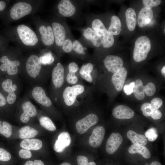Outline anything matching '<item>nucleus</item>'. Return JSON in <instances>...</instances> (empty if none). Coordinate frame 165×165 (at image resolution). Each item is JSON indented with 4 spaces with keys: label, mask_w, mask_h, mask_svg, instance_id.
<instances>
[{
    "label": "nucleus",
    "mask_w": 165,
    "mask_h": 165,
    "mask_svg": "<svg viewBox=\"0 0 165 165\" xmlns=\"http://www.w3.org/2000/svg\"><path fill=\"white\" fill-rule=\"evenodd\" d=\"M93 87L83 83L73 85H66L60 98L59 103L67 108H76L87 104L92 100Z\"/></svg>",
    "instance_id": "obj_1"
},
{
    "label": "nucleus",
    "mask_w": 165,
    "mask_h": 165,
    "mask_svg": "<svg viewBox=\"0 0 165 165\" xmlns=\"http://www.w3.org/2000/svg\"><path fill=\"white\" fill-rule=\"evenodd\" d=\"M65 69L60 63H58L50 73L51 84L50 97L53 102L59 103L62 91L66 85L65 78Z\"/></svg>",
    "instance_id": "obj_2"
},
{
    "label": "nucleus",
    "mask_w": 165,
    "mask_h": 165,
    "mask_svg": "<svg viewBox=\"0 0 165 165\" xmlns=\"http://www.w3.org/2000/svg\"><path fill=\"white\" fill-rule=\"evenodd\" d=\"M42 65L39 57L35 54L31 55L28 59L25 70L28 78L37 85L43 84L48 77L47 75L42 71ZM41 86V85H40Z\"/></svg>",
    "instance_id": "obj_3"
},
{
    "label": "nucleus",
    "mask_w": 165,
    "mask_h": 165,
    "mask_svg": "<svg viewBox=\"0 0 165 165\" xmlns=\"http://www.w3.org/2000/svg\"><path fill=\"white\" fill-rule=\"evenodd\" d=\"M151 49V42L147 37L142 36L138 38L135 43L133 55L134 60L138 62L145 60Z\"/></svg>",
    "instance_id": "obj_4"
},
{
    "label": "nucleus",
    "mask_w": 165,
    "mask_h": 165,
    "mask_svg": "<svg viewBox=\"0 0 165 165\" xmlns=\"http://www.w3.org/2000/svg\"><path fill=\"white\" fill-rule=\"evenodd\" d=\"M92 29L102 38V46L105 48L112 46L114 42L113 35L106 28L102 21L99 19H94L92 22Z\"/></svg>",
    "instance_id": "obj_5"
},
{
    "label": "nucleus",
    "mask_w": 165,
    "mask_h": 165,
    "mask_svg": "<svg viewBox=\"0 0 165 165\" xmlns=\"http://www.w3.org/2000/svg\"><path fill=\"white\" fill-rule=\"evenodd\" d=\"M14 77L13 79H7L2 82L1 86L3 90L8 93L6 97L7 103L10 105L13 104L18 99V93L20 89L18 83Z\"/></svg>",
    "instance_id": "obj_6"
},
{
    "label": "nucleus",
    "mask_w": 165,
    "mask_h": 165,
    "mask_svg": "<svg viewBox=\"0 0 165 165\" xmlns=\"http://www.w3.org/2000/svg\"><path fill=\"white\" fill-rule=\"evenodd\" d=\"M98 121V117L95 113L90 112L78 120L75 126L77 132L83 134L92 126L95 125Z\"/></svg>",
    "instance_id": "obj_7"
},
{
    "label": "nucleus",
    "mask_w": 165,
    "mask_h": 165,
    "mask_svg": "<svg viewBox=\"0 0 165 165\" xmlns=\"http://www.w3.org/2000/svg\"><path fill=\"white\" fill-rule=\"evenodd\" d=\"M19 36L23 43L27 46H33L38 39L35 33L30 28L24 24L18 25L17 28Z\"/></svg>",
    "instance_id": "obj_8"
},
{
    "label": "nucleus",
    "mask_w": 165,
    "mask_h": 165,
    "mask_svg": "<svg viewBox=\"0 0 165 165\" xmlns=\"http://www.w3.org/2000/svg\"><path fill=\"white\" fill-rule=\"evenodd\" d=\"M0 61L2 63L0 66V69L2 71L6 72L8 75L13 77L18 75V67L20 65L19 61H11L6 56L4 55L0 59Z\"/></svg>",
    "instance_id": "obj_9"
},
{
    "label": "nucleus",
    "mask_w": 165,
    "mask_h": 165,
    "mask_svg": "<svg viewBox=\"0 0 165 165\" xmlns=\"http://www.w3.org/2000/svg\"><path fill=\"white\" fill-rule=\"evenodd\" d=\"M79 70V67L76 63L73 62L69 64L67 70H65V72L66 85H73L82 83L78 73Z\"/></svg>",
    "instance_id": "obj_10"
},
{
    "label": "nucleus",
    "mask_w": 165,
    "mask_h": 165,
    "mask_svg": "<svg viewBox=\"0 0 165 165\" xmlns=\"http://www.w3.org/2000/svg\"><path fill=\"white\" fill-rule=\"evenodd\" d=\"M22 101L21 107L23 111L20 119L21 122L27 123L30 117H35L37 115V111L35 106L32 104L28 97L26 96L21 99Z\"/></svg>",
    "instance_id": "obj_11"
},
{
    "label": "nucleus",
    "mask_w": 165,
    "mask_h": 165,
    "mask_svg": "<svg viewBox=\"0 0 165 165\" xmlns=\"http://www.w3.org/2000/svg\"><path fill=\"white\" fill-rule=\"evenodd\" d=\"M32 10L31 5L26 2H20L14 4L10 10L11 18L17 20L28 14Z\"/></svg>",
    "instance_id": "obj_12"
},
{
    "label": "nucleus",
    "mask_w": 165,
    "mask_h": 165,
    "mask_svg": "<svg viewBox=\"0 0 165 165\" xmlns=\"http://www.w3.org/2000/svg\"><path fill=\"white\" fill-rule=\"evenodd\" d=\"M104 65L107 71L110 72L115 73L123 68V61L120 57L113 55H108L103 61Z\"/></svg>",
    "instance_id": "obj_13"
},
{
    "label": "nucleus",
    "mask_w": 165,
    "mask_h": 165,
    "mask_svg": "<svg viewBox=\"0 0 165 165\" xmlns=\"http://www.w3.org/2000/svg\"><path fill=\"white\" fill-rule=\"evenodd\" d=\"M105 133V128L101 126L96 127L93 130L89 137V143L92 147L96 148L101 145L104 139Z\"/></svg>",
    "instance_id": "obj_14"
},
{
    "label": "nucleus",
    "mask_w": 165,
    "mask_h": 165,
    "mask_svg": "<svg viewBox=\"0 0 165 165\" xmlns=\"http://www.w3.org/2000/svg\"><path fill=\"white\" fill-rule=\"evenodd\" d=\"M123 141V138L119 133H112L106 143L105 149L106 152L110 154L114 153L122 144Z\"/></svg>",
    "instance_id": "obj_15"
},
{
    "label": "nucleus",
    "mask_w": 165,
    "mask_h": 165,
    "mask_svg": "<svg viewBox=\"0 0 165 165\" xmlns=\"http://www.w3.org/2000/svg\"><path fill=\"white\" fill-rule=\"evenodd\" d=\"M94 66L90 62L83 65L79 70L78 73L82 79L93 84H95L96 79L94 74Z\"/></svg>",
    "instance_id": "obj_16"
},
{
    "label": "nucleus",
    "mask_w": 165,
    "mask_h": 165,
    "mask_svg": "<svg viewBox=\"0 0 165 165\" xmlns=\"http://www.w3.org/2000/svg\"><path fill=\"white\" fill-rule=\"evenodd\" d=\"M112 114L116 119H125L132 118L134 115V112L129 107L123 105H120L113 109Z\"/></svg>",
    "instance_id": "obj_17"
},
{
    "label": "nucleus",
    "mask_w": 165,
    "mask_h": 165,
    "mask_svg": "<svg viewBox=\"0 0 165 165\" xmlns=\"http://www.w3.org/2000/svg\"><path fill=\"white\" fill-rule=\"evenodd\" d=\"M127 75V70L124 67L112 75L111 82L116 90L120 91L122 90Z\"/></svg>",
    "instance_id": "obj_18"
},
{
    "label": "nucleus",
    "mask_w": 165,
    "mask_h": 165,
    "mask_svg": "<svg viewBox=\"0 0 165 165\" xmlns=\"http://www.w3.org/2000/svg\"><path fill=\"white\" fill-rule=\"evenodd\" d=\"M71 141L70 136L68 133L63 132L59 135L53 146L54 151L58 152H63L64 149L68 146Z\"/></svg>",
    "instance_id": "obj_19"
},
{
    "label": "nucleus",
    "mask_w": 165,
    "mask_h": 165,
    "mask_svg": "<svg viewBox=\"0 0 165 165\" xmlns=\"http://www.w3.org/2000/svg\"><path fill=\"white\" fill-rule=\"evenodd\" d=\"M52 26L56 45L59 46H62L66 38V32L64 27L57 22L53 23Z\"/></svg>",
    "instance_id": "obj_20"
},
{
    "label": "nucleus",
    "mask_w": 165,
    "mask_h": 165,
    "mask_svg": "<svg viewBox=\"0 0 165 165\" xmlns=\"http://www.w3.org/2000/svg\"><path fill=\"white\" fill-rule=\"evenodd\" d=\"M59 12L60 15L65 17L73 16L76 11L75 8L69 0H62L58 5Z\"/></svg>",
    "instance_id": "obj_21"
},
{
    "label": "nucleus",
    "mask_w": 165,
    "mask_h": 165,
    "mask_svg": "<svg viewBox=\"0 0 165 165\" xmlns=\"http://www.w3.org/2000/svg\"><path fill=\"white\" fill-rule=\"evenodd\" d=\"M153 16L151 9L144 7L140 11L138 17V23L139 26L143 28L150 23Z\"/></svg>",
    "instance_id": "obj_22"
},
{
    "label": "nucleus",
    "mask_w": 165,
    "mask_h": 165,
    "mask_svg": "<svg viewBox=\"0 0 165 165\" xmlns=\"http://www.w3.org/2000/svg\"><path fill=\"white\" fill-rule=\"evenodd\" d=\"M43 43L46 46H50L53 44L54 41V35L52 28L50 26L46 27L43 25L41 26L39 29Z\"/></svg>",
    "instance_id": "obj_23"
},
{
    "label": "nucleus",
    "mask_w": 165,
    "mask_h": 165,
    "mask_svg": "<svg viewBox=\"0 0 165 165\" xmlns=\"http://www.w3.org/2000/svg\"><path fill=\"white\" fill-rule=\"evenodd\" d=\"M83 35L86 39L90 41L93 45L96 47H100L102 44V38L90 28L88 27L84 30Z\"/></svg>",
    "instance_id": "obj_24"
},
{
    "label": "nucleus",
    "mask_w": 165,
    "mask_h": 165,
    "mask_svg": "<svg viewBox=\"0 0 165 165\" xmlns=\"http://www.w3.org/2000/svg\"><path fill=\"white\" fill-rule=\"evenodd\" d=\"M20 145L24 149L37 150L42 148V143L41 141L38 139H26L21 141Z\"/></svg>",
    "instance_id": "obj_25"
},
{
    "label": "nucleus",
    "mask_w": 165,
    "mask_h": 165,
    "mask_svg": "<svg viewBox=\"0 0 165 165\" xmlns=\"http://www.w3.org/2000/svg\"><path fill=\"white\" fill-rule=\"evenodd\" d=\"M127 136L128 138L134 144L144 146L147 143V140L145 136L138 134L133 130L128 131Z\"/></svg>",
    "instance_id": "obj_26"
},
{
    "label": "nucleus",
    "mask_w": 165,
    "mask_h": 165,
    "mask_svg": "<svg viewBox=\"0 0 165 165\" xmlns=\"http://www.w3.org/2000/svg\"><path fill=\"white\" fill-rule=\"evenodd\" d=\"M127 25L128 29L131 31L135 28L137 24V17L136 12L134 9L130 8L125 13Z\"/></svg>",
    "instance_id": "obj_27"
},
{
    "label": "nucleus",
    "mask_w": 165,
    "mask_h": 165,
    "mask_svg": "<svg viewBox=\"0 0 165 165\" xmlns=\"http://www.w3.org/2000/svg\"><path fill=\"white\" fill-rule=\"evenodd\" d=\"M128 151L131 154H140L146 159L150 158L151 156L148 149L144 146L133 144L129 148Z\"/></svg>",
    "instance_id": "obj_28"
},
{
    "label": "nucleus",
    "mask_w": 165,
    "mask_h": 165,
    "mask_svg": "<svg viewBox=\"0 0 165 165\" xmlns=\"http://www.w3.org/2000/svg\"><path fill=\"white\" fill-rule=\"evenodd\" d=\"M121 24L119 17L116 16H112L108 31L112 35H118L121 31Z\"/></svg>",
    "instance_id": "obj_29"
},
{
    "label": "nucleus",
    "mask_w": 165,
    "mask_h": 165,
    "mask_svg": "<svg viewBox=\"0 0 165 165\" xmlns=\"http://www.w3.org/2000/svg\"><path fill=\"white\" fill-rule=\"evenodd\" d=\"M20 138L21 139H29L35 136L38 132L35 129L26 126L21 128L19 130Z\"/></svg>",
    "instance_id": "obj_30"
},
{
    "label": "nucleus",
    "mask_w": 165,
    "mask_h": 165,
    "mask_svg": "<svg viewBox=\"0 0 165 165\" xmlns=\"http://www.w3.org/2000/svg\"><path fill=\"white\" fill-rule=\"evenodd\" d=\"M133 89V93L135 97L138 100H142L145 97L144 86L142 80L140 79L136 80Z\"/></svg>",
    "instance_id": "obj_31"
},
{
    "label": "nucleus",
    "mask_w": 165,
    "mask_h": 165,
    "mask_svg": "<svg viewBox=\"0 0 165 165\" xmlns=\"http://www.w3.org/2000/svg\"><path fill=\"white\" fill-rule=\"evenodd\" d=\"M40 124L47 130L50 131H54L56 129V127L51 119L49 117L42 116L39 118Z\"/></svg>",
    "instance_id": "obj_32"
},
{
    "label": "nucleus",
    "mask_w": 165,
    "mask_h": 165,
    "mask_svg": "<svg viewBox=\"0 0 165 165\" xmlns=\"http://www.w3.org/2000/svg\"><path fill=\"white\" fill-rule=\"evenodd\" d=\"M0 134L7 138L10 137L12 134L11 125L6 121L0 120Z\"/></svg>",
    "instance_id": "obj_33"
},
{
    "label": "nucleus",
    "mask_w": 165,
    "mask_h": 165,
    "mask_svg": "<svg viewBox=\"0 0 165 165\" xmlns=\"http://www.w3.org/2000/svg\"><path fill=\"white\" fill-rule=\"evenodd\" d=\"M42 65H48L52 64L54 62L55 58L51 52L45 53L39 57Z\"/></svg>",
    "instance_id": "obj_34"
},
{
    "label": "nucleus",
    "mask_w": 165,
    "mask_h": 165,
    "mask_svg": "<svg viewBox=\"0 0 165 165\" xmlns=\"http://www.w3.org/2000/svg\"><path fill=\"white\" fill-rule=\"evenodd\" d=\"M154 108L150 103L148 102L144 103L141 107V110L143 114L145 117L151 116Z\"/></svg>",
    "instance_id": "obj_35"
},
{
    "label": "nucleus",
    "mask_w": 165,
    "mask_h": 165,
    "mask_svg": "<svg viewBox=\"0 0 165 165\" xmlns=\"http://www.w3.org/2000/svg\"><path fill=\"white\" fill-rule=\"evenodd\" d=\"M145 137L151 141H154L158 137L157 130L154 127L150 128L147 130L145 132Z\"/></svg>",
    "instance_id": "obj_36"
},
{
    "label": "nucleus",
    "mask_w": 165,
    "mask_h": 165,
    "mask_svg": "<svg viewBox=\"0 0 165 165\" xmlns=\"http://www.w3.org/2000/svg\"><path fill=\"white\" fill-rule=\"evenodd\" d=\"M73 50L78 54L84 55L86 53L85 50L80 42L77 40H75L72 43Z\"/></svg>",
    "instance_id": "obj_37"
},
{
    "label": "nucleus",
    "mask_w": 165,
    "mask_h": 165,
    "mask_svg": "<svg viewBox=\"0 0 165 165\" xmlns=\"http://www.w3.org/2000/svg\"><path fill=\"white\" fill-rule=\"evenodd\" d=\"M145 94L149 97L153 96L156 91L155 84L152 82H149L144 86Z\"/></svg>",
    "instance_id": "obj_38"
},
{
    "label": "nucleus",
    "mask_w": 165,
    "mask_h": 165,
    "mask_svg": "<svg viewBox=\"0 0 165 165\" xmlns=\"http://www.w3.org/2000/svg\"><path fill=\"white\" fill-rule=\"evenodd\" d=\"M62 49L65 53H68L71 52L73 50L72 41L68 39H65L62 45Z\"/></svg>",
    "instance_id": "obj_39"
},
{
    "label": "nucleus",
    "mask_w": 165,
    "mask_h": 165,
    "mask_svg": "<svg viewBox=\"0 0 165 165\" xmlns=\"http://www.w3.org/2000/svg\"><path fill=\"white\" fill-rule=\"evenodd\" d=\"M78 165H97L95 162H88V158L86 156L79 155L77 157Z\"/></svg>",
    "instance_id": "obj_40"
},
{
    "label": "nucleus",
    "mask_w": 165,
    "mask_h": 165,
    "mask_svg": "<svg viewBox=\"0 0 165 165\" xmlns=\"http://www.w3.org/2000/svg\"><path fill=\"white\" fill-rule=\"evenodd\" d=\"M160 0H143L144 7L151 9L159 5L161 2Z\"/></svg>",
    "instance_id": "obj_41"
},
{
    "label": "nucleus",
    "mask_w": 165,
    "mask_h": 165,
    "mask_svg": "<svg viewBox=\"0 0 165 165\" xmlns=\"http://www.w3.org/2000/svg\"><path fill=\"white\" fill-rule=\"evenodd\" d=\"M11 158L10 154L7 151L2 148H0V161H7Z\"/></svg>",
    "instance_id": "obj_42"
},
{
    "label": "nucleus",
    "mask_w": 165,
    "mask_h": 165,
    "mask_svg": "<svg viewBox=\"0 0 165 165\" xmlns=\"http://www.w3.org/2000/svg\"><path fill=\"white\" fill-rule=\"evenodd\" d=\"M163 103V101L161 98L155 97L152 100L150 104L153 108L158 109L162 106Z\"/></svg>",
    "instance_id": "obj_43"
},
{
    "label": "nucleus",
    "mask_w": 165,
    "mask_h": 165,
    "mask_svg": "<svg viewBox=\"0 0 165 165\" xmlns=\"http://www.w3.org/2000/svg\"><path fill=\"white\" fill-rule=\"evenodd\" d=\"M20 157L23 159H29L32 156V154L30 150L26 149H21L19 152Z\"/></svg>",
    "instance_id": "obj_44"
},
{
    "label": "nucleus",
    "mask_w": 165,
    "mask_h": 165,
    "mask_svg": "<svg viewBox=\"0 0 165 165\" xmlns=\"http://www.w3.org/2000/svg\"><path fill=\"white\" fill-rule=\"evenodd\" d=\"M134 85V82H132L129 85L124 86L123 88L124 93L127 95H131L133 93V89Z\"/></svg>",
    "instance_id": "obj_45"
},
{
    "label": "nucleus",
    "mask_w": 165,
    "mask_h": 165,
    "mask_svg": "<svg viewBox=\"0 0 165 165\" xmlns=\"http://www.w3.org/2000/svg\"><path fill=\"white\" fill-rule=\"evenodd\" d=\"M162 116V114L158 109L154 108L151 116L153 119L155 120L159 119Z\"/></svg>",
    "instance_id": "obj_46"
},
{
    "label": "nucleus",
    "mask_w": 165,
    "mask_h": 165,
    "mask_svg": "<svg viewBox=\"0 0 165 165\" xmlns=\"http://www.w3.org/2000/svg\"><path fill=\"white\" fill-rule=\"evenodd\" d=\"M24 165H44V164L41 160H35L34 161L31 160L28 161Z\"/></svg>",
    "instance_id": "obj_47"
},
{
    "label": "nucleus",
    "mask_w": 165,
    "mask_h": 165,
    "mask_svg": "<svg viewBox=\"0 0 165 165\" xmlns=\"http://www.w3.org/2000/svg\"><path fill=\"white\" fill-rule=\"evenodd\" d=\"M7 103L6 98L0 92V107L4 106L6 105Z\"/></svg>",
    "instance_id": "obj_48"
},
{
    "label": "nucleus",
    "mask_w": 165,
    "mask_h": 165,
    "mask_svg": "<svg viewBox=\"0 0 165 165\" xmlns=\"http://www.w3.org/2000/svg\"><path fill=\"white\" fill-rule=\"evenodd\" d=\"M6 6V2L2 1H0V11H2L5 8Z\"/></svg>",
    "instance_id": "obj_49"
},
{
    "label": "nucleus",
    "mask_w": 165,
    "mask_h": 165,
    "mask_svg": "<svg viewBox=\"0 0 165 165\" xmlns=\"http://www.w3.org/2000/svg\"><path fill=\"white\" fill-rule=\"evenodd\" d=\"M161 73L162 75L164 77H165V66L164 65L161 70Z\"/></svg>",
    "instance_id": "obj_50"
},
{
    "label": "nucleus",
    "mask_w": 165,
    "mask_h": 165,
    "mask_svg": "<svg viewBox=\"0 0 165 165\" xmlns=\"http://www.w3.org/2000/svg\"><path fill=\"white\" fill-rule=\"evenodd\" d=\"M150 165H162V164L158 161H154L152 162Z\"/></svg>",
    "instance_id": "obj_51"
},
{
    "label": "nucleus",
    "mask_w": 165,
    "mask_h": 165,
    "mask_svg": "<svg viewBox=\"0 0 165 165\" xmlns=\"http://www.w3.org/2000/svg\"><path fill=\"white\" fill-rule=\"evenodd\" d=\"M60 165H72L70 163L67 162H64L61 164Z\"/></svg>",
    "instance_id": "obj_52"
}]
</instances>
